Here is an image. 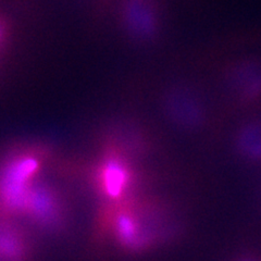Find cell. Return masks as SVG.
<instances>
[{
    "instance_id": "cell-6",
    "label": "cell",
    "mask_w": 261,
    "mask_h": 261,
    "mask_svg": "<svg viewBox=\"0 0 261 261\" xmlns=\"http://www.w3.org/2000/svg\"><path fill=\"white\" fill-rule=\"evenodd\" d=\"M236 148L243 157L252 161H261V127L247 125L236 137Z\"/></svg>"
},
{
    "instance_id": "cell-3",
    "label": "cell",
    "mask_w": 261,
    "mask_h": 261,
    "mask_svg": "<svg viewBox=\"0 0 261 261\" xmlns=\"http://www.w3.org/2000/svg\"><path fill=\"white\" fill-rule=\"evenodd\" d=\"M24 215L40 230L54 235L67 231L70 224V203L58 187L37 179L27 199Z\"/></svg>"
},
{
    "instance_id": "cell-2",
    "label": "cell",
    "mask_w": 261,
    "mask_h": 261,
    "mask_svg": "<svg viewBox=\"0 0 261 261\" xmlns=\"http://www.w3.org/2000/svg\"><path fill=\"white\" fill-rule=\"evenodd\" d=\"M91 184L102 200L112 206L136 197L144 182L142 171L135 165L134 154L114 138H107L91 171Z\"/></svg>"
},
{
    "instance_id": "cell-8",
    "label": "cell",
    "mask_w": 261,
    "mask_h": 261,
    "mask_svg": "<svg viewBox=\"0 0 261 261\" xmlns=\"http://www.w3.org/2000/svg\"><path fill=\"white\" fill-rule=\"evenodd\" d=\"M234 261H258V260L251 256H242V257L236 258Z\"/></svg>"
},
{
    "instance_id": "cell-1",
    "label": "cell",
    "mask_w": 261,
    "mask_h": 261,
    "mask_svg": "<svg viewBox=\"0 0 261 261\" xmlns=\"http://www.w3.org/2000/svg\"><path fill=\"white\" fill-rule=\"evenodd\" d=\"M167 202L136 196L118 205L102 206L97 219L98 236L109 234L129 255L147 254L181 234V223Z\"/></svg>"
},
{
    "instance_id": "cell-4",
    "label": "cell",
    "mask_w": 261,
    "mask_h": 261,
    "mask_svg": "<svg viewBox=\"0 0 261 261\" xmlns=\"http://www.w3.org/2000/svg\"><path fill=\"white\" fill-rule=\"evenodd\" d=\"M120 19L123 30L138 42H150L159 34L160 15L151 0H125Z\"/></svg>"
},
{
    "instance_id": "cell-5",
    "label": "cell",
    "mask_w": 261,
    "mask_h": 261,
    "mask_svg": "<svg viewBox=\"0 0 261 261\" xmlns=\"http://www.w3.org/2000/svg\"><path fill=\"white\" fill-rule=\"evenodd\" d=\"M30 256L25 233L11 223L0 225V261H29Z\"/></svg>"
},
{
    "instance_id": "cell-7",
    "label": "cell",
    "mask_w": 261,
    "mask_h": 261,
    "mask_svg": "<svg viewBox=\"0 0 261 261\" xmlns=\"http://www.w3.org/2000/svg\"><path fill=\"white\" fill-rule=\"evenodd\" d=\"M7 36H8V27L6 22L3 19H0V49H2L3 45L5 44Z\"/></svg>"
}]
</instances>
